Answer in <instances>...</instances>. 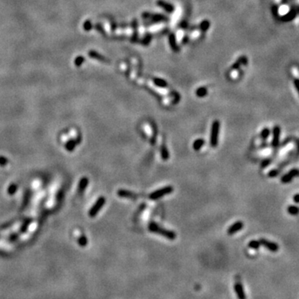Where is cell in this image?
<instances>
[{"label":"cell","instance_id":"1","mask_svg":"<svg viewBox=\"0 0 299 299\" xmlns=\"http://www.w3.org/2000/svg\"><path fill=\"white\" fill-rule=\"evenodd\" d=\"M148 229L151 232H152V233H157V234L162 235L163 237H165V238H167L168 239H170V240H175V238H176V233H175L174 231L163 229V228H161V227L159 226L157 224L154 223V222H151V224H149Z\"/></svg>","mask_w":299,"mask_h":299},{"label":"cell","instance_id":"2","mask_svg":"<svg viewBox=\"0 0 299 299\" xmlns=\"http://www.w3.org/2000/svg\"><path fill=\"white\" fill-rule=\"evenodd\" d=\"M219 130H220V122L218 120H215L212 123L210 131V145L213 148H215L218 145Z\"/></svg>","mask_w":299,"mask_h":299},{"label":"cell","instance_id":"3","mask_svg":"<svg viewBox=\"0 0 299 299\" xmlns=\"http://www.w3.org/2000/svg\"><path fill=\"white\" fill-rule=\"evenodd\" d=\"M174 191V188L172 186L168 185L165 187H163L161 189H159L157 190H155L154 192H152L151 195H149V198L151 200H156L158 199L162 198L164 197L165 195H170Z\"/></svg>","mask_w":299,"mask_h":299},{"label":"cell","instance_id":"4","mask_svg":"<svg viewBox=\"0 0 299 299\" xmlns=\"http://www.w3.org/2000/svg\"><path fill=\"white\" fill-rule=\"evenodd\" d=\"M104 204H105V198L104 197H100V198L97 200V202L95 203L94 206L90 209V211H89V215H90L91 217H94V216H96V215L97 214L98 212L101 210V209L103 207Z\"/></svg>","mask_w":299,"mask_h":299},{"label":"cell","instance_id":"5","mask_svg":"<svg viewBox=\"0 0 299 299\" xmlns=\"http://www.w3.org/2000/svg\"><path fill=\"white\" fill-rule=\"evenodd\" d=\"M259 242H260V244H261V245L263 246L264 248L268 249V250L271 251V252H277V250H278V249H279V248H278V245H277L276 243L270 242V241H268L267 239H261L259 240Z\"/></svg>","mask_w":299,"mask_h":299},{"label":"cell","instance_id":"6","mask_svg":"<svg viewBox=\"0 0 299 299\" xmlns=\"http://www.w3.org/2000/svg\"><path fill=\"white\" fill-rule=\"evenodd\" d=\"M297 176H299V170L297 169H293V170H290L287 175H284V176L282 177L281 181L284 184H287V183L291 182L293 178Z\"/></svg>","mask_w":299,"mask_h":299},{"label":"cell","instance_id":"7","mask_svg":"<svg viewBox=\"0 0 299 299\" xmlns=\"http://www.w3.org/2000/svg\"><path fill=\"white\" fill-rule=\"evenodd\" d=\"M281 129L278 126H274L273 129V140H272V145L274 147H277L279 145V139H280Z\"/></svg>","mask_w":299,"mask_h":299},{"label":"cell","instance_id":"8","mask_svg":"<svg viewBox=\"0 0 299 299\" xmlns=\"http://www.w3.org/2000/svg\"><path fill=\"white\" fill-rule=\"evenodd\" d=\"M243 228V223L242 221H238L235 222L234 224H233L228 229V234L229 235H233L234 233H236L237 232H239Z\"/></svg>","mask_w":299,"mask_h":299},{"label":"cell","instance_id":"9","mask_svg":"<svg viewBox=\"0 0 299 299\" xmlns=\"http://www.w3.org/2000/svg\"><path fill=\"white\" fill-rule=\"evenodd\" d=\"M234 290H235L238 299H246L245 293H244L242 284L240 282H237L236 284H234Z\"/></svg>","mask_w":299,"mask_h":299},{"label":"cell","instance_id":"10","mask_svg":"<svg viewBox=\"0 0 299 299\" xmlns=\"http://www.w3.org/2000/svg\"><path fill=\"white\" fill-rule=\"evenodd\" d=\"M117 195L120 197H122V198L135 199L137 197V195H135V193L129 191V190H126V189H119L117 191Z\"/></svg>","mask_w":299,"mask_h":299},{"label":"cell","instance_id":"11","mask_svg":"<svg viewBox=\"0 0 299 299\" xmlns=\"http://www.w3.org/2000/svg\"><path fill=\"white\" fill-rule=\"evenodd\" d=\"M205 142V141L204 139L202 138L196 139L195 141H194V143H193V149H194L195 151H199V150L204 146Z\"/></svg>","mask_w":299,"mask_h":299},{"label":"cell","instance_id":"12","mask_svg":"<svg viewBox=\"0 0 299 299\" xmlns=\"http://www.w3.org/2000/svg\"><path fill=\"white\" fill-rule=\"evenodd\" d=\"M296 12L294 10H291L289 11L288 13H286L285 15H284L282 17V20L284 21V22H289L291 20H293L295 17H296Z\"/></svg>","mask_w":299,"mask_h":299},{"label":"cell","instance_id":"13","mask_svg":"<svg viewBox=\"0 0 299 299\" xmlns=\"http://www.w3.org/2000/svg\"><path fill=\"white\" fill-rule=\"evenodd\" d=\"M161 158L163 159V161H168V159L170 157V154H169V151H168V149L166 148L165 145H162L161 148Z\"/></svg>","mask_w":299,"mask_h":299},{"label":"cell","instance_id":"14","mask_svg":"<svg viewBox=\"0 0 299 299\" xmlns=\"http://www.w3.org/2000/svg\"><path fill=\"white\" fill-rule=\"evenodd\" d=\"M287 212L291 215H297L299 214V208L294 205H289L287 208Z\"/></svg>","mask_w":299,"mask_h":299},{"label":"cell","instance_id":"15","mask_svg":"<svg viewBox=\"0 0 299 299\" xmlns=\"http://www.w3.org/2000/svg\"><path fill=\"white\" fill-rule=\"evenodd\" d=\"M158 4H159V5H160L161 7H162L164 9H165L166 11H168V12H171V11H173V7L171 6V5H170V4H168V3H165V2H163V1H159V2H158Z\"/></svg>","mask_w":299,"mask_h":299},{"label":"cell","instance_id":"16","mask_svg":"<svg viewBox=\"0 0 299 299\" xmlns=\"http://www.w3.org/2000/svg\"><path fill=\"white\" fill-rule=\"evenodd\" d=\"M207 92H208L207 88H205V87H200V88H199L198 90L196 91V96L199 97H204L205 96L207 95Z\"/></svg>","mask_w":299,"mask_h":299},{"label":"cell","instance_id":"17","mask_svg":"<svg viewBox=\"0 0 299 299\" xmlns=\"http://www.w3.org/2000/svg\"><path fill=\"white\" fill-rule=\"evenodd\" d=\"M260 245H261V244H260L259 240H252V241H250V242L249 243V247L250 249H259Z\"/></svg>","mask_w":299,"mask_h":299},{"label":"cell","instance_id":"18","mask_svg":"<svg viewBox=\"0 0 299 299\" xmlns=\"http://www.w3.org/2000/svg\"><path fill=\"white\" fill-rule=\"evenodd\" d=\"M270 135V130L268 128H264L261 131V134H260V137H261L263 140H266L268 139V137Z\"/></svg>","mask_w":299,"mask_h":299},{"label":"cell","instance_id":"19","mask_svg":"<svg viewBox=\"0 0 299 299\" xmlns=\"http://www.w3.org/2000/svg\"><path fill=\"white\" fill-rule=\"evenodd\" d=\"M154 82L155 85L158 86V87H165L167 86L166 82H165L164 80H161V79H158V78L154 79Z\"/></svg>","mask_w":299,"mask_h":299},{"label":"cell","instance_id":"20","mask_svg":"<svg viewBox=\"0 0 299 299\" xmlns=\"http://www.w3.org/2000/svg\"><path fill=\"white\" fill-rule=\"evenodd\" d=\"M87 183H88V179H86V178H84V179H82V181H81V183H80V186H81V189H82H82H85L86 186L87 185Z\"/></svg>","mask_w":299,"mask_h":299},{"label":"cell","instance_id":"21","mask_svg":"<svg viewBox=\"0 0 299 299\" xmlns=\"http://www.w3.org/2000/svg\"><path fill=\"white\" fill-rule=\"evenodd\" d=\"M277 175H278V170H271V171H269V173H268V176L269 177H275V176H277Z\"/></svg>","mask_w":299,"mask_h":299},{"label":"cell","instance_id":"22","mask_svg":"<svg viewBox=\"0 0 299 299\" xmlns=\"http://www.w3.org/2000/svg\"><path fill=\"white\" fill-rule=\"evenodd\" d=\"M208 28H209V22H207V21H204V22H202L201 28H200L202 30L205 31V30H207V29H208Z\"/></svg>","mask_w":299,"mask_h":299},{"label":"cell","instance_id":"23","mask_svg":"<svg viewBox=\"0 0 299 299\" xmlns=\"http://www.w3.org/2000/svg\"><path fill=\"white\" fill-rule=\"evenodd\" d=\"M270 162H271L270 159H267V160H264V161L262 162V164H261L262 168H265V167L268 166Z\"/></svg>","mask_w":299,"mask_h":299},{"label":"cell","instance_id":"24","mask_svg":"<svg viewBox=\"0 0 299 299\" xmlns=\"http://www.w3.org/2000/svg\"><path fill=\"white\" fill-rule=\"evenodd\" d=\"M170 44H171V46H172V48H174V50H175V51L178 50V49H177V47H176V45H175V40H174V38H172V36L170 37Z\"/></svg>","mask_w":299,"mask_h":299},{"label":"cell","instance_id":"25","mask_svg":"<svg viewBox=\"0 0 299 299\" xmlns=\"http://www.w3.org/2000/svg\"><path fill=\"white\" fill-rule=\"evenodd\" d=\"M294 85H295V87H296V89L298 91L299 94V79H295L294 80Z\"/></svg>","mask_w":299,"mask_h":299},{"label":"cell","instance_id":"26","mask_svg":"<svg viewBox=\"0 0 299 299\" xmlns=\"http://www.w3.org/2000/svg\"><path fill=\"white\" fill-rule=\"evenodd\" d=\"M293 200H294V202H295V203H297V204H298L299 203V194L294 195V197H293Z\"/></svg>","mask_w":299,"mask_h":299}]
</instances>
